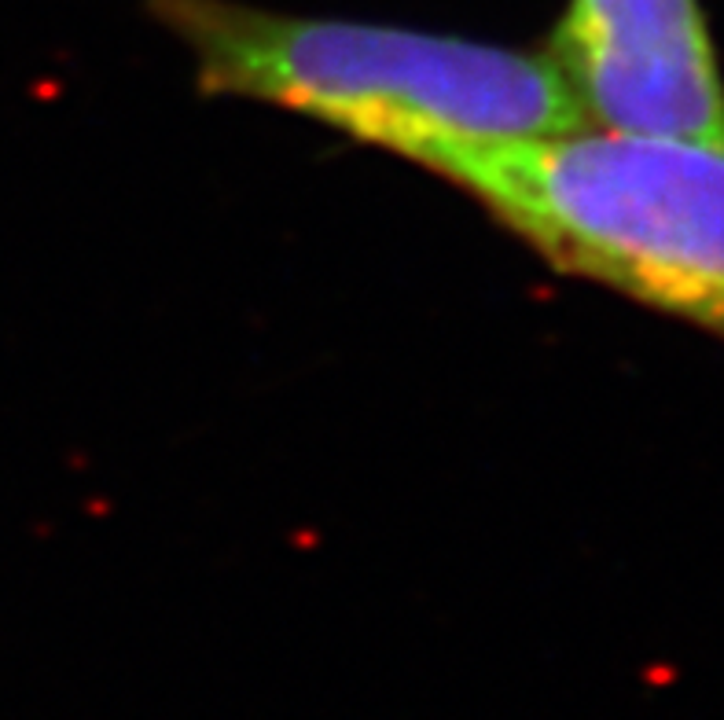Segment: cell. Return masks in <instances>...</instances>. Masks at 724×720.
<instances>
[{
    "instance_id": "cell-1",
    "label": "cell",
    "mask_w": 724,
    "mask_h": 720,
    "mask_svg": "<svg viewBox=\"0 0 724 720\" xmlns=\"http://www.w3.org/2000/svg\"><path fill=\"white\" fill-rule=\"evenodd\" d=\"M214 96L313 118L453 184L497 147L581 129L552 59L394 23L265 12L243 0H148Z\"/></svg>"
},
{
    "instance_id": "cell-2",
    "label": "cell",
    "mask_w": 724,
    "mask_h": 720,
    "mask_svg": "<svg viewBox=\"0 0 724 720\" xmlns=\"http://www.w3.org/2000/svg\"><path fill=\"white\" fill-rule=\"evenodd\" d=\"M453 184L559 272L724 338V147L581 125Z\"/></svg>"
},
{
    "instance_id": "cell-3",
    "label": "cell",
    "mask_w": 724,
    "mask_h": 720,
    "mask_svg": "<svg viewBox=\"0 0 724 720\" xmlns=\"http://www.w3.org/2000/svg\"><path fill=\"white\" fill-rule=\"evenodd\" d=\"M544 56L589 125L724 147V78L699 0H570Z\"/></svg>"
}]
</instances>
